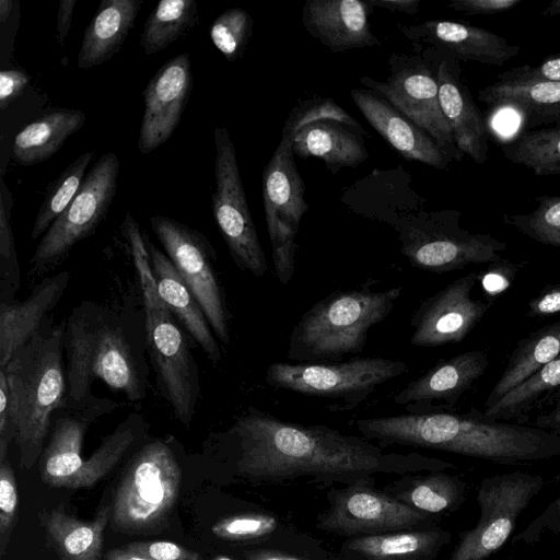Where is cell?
Segmentation results:
<instances>
[{
  "mask_svg": "<svg viewBox=\"0 0 560 560\" xmlns=\"http://www.w3.org/2000/svg\"><path fill=\"white\" fill-rule=\"evenodd\" d=\"M232 472L253 482L296 479L352 485L375 475L444 471L455 465L420 453L386 452L372 441L324 424L281 420L249 406L224 431L210 435Z\"/></svg>",
  "mask_w": 560,
  "mask_h": 560,
  "instance_id": "6da1fadb",
  "label": "cell"
},
{
  "mask_svg": "<svg viewBox=\"0 0 560 560\" xmlns=\"http://www.w3.org/2000/svg\"><path fill=\"white\" fill-rule=\"evenodd\" d=\"M361 435L380 446L404 445L454 453L501 465H528L560 456V435L509 421H489L478 409L433 407L415 413L361 418Z\"/></svg>",
  "mask_w": 560,
  "mask_h": 560,
  "instance_id": "7a4b0ae2",
  "label": "cell"
},
{
  "mask_svg": "<svg viewBox=\"0 0 560 560\" xmlns=\"http://www.w3.org/2000/svg\"><path fill=\"white\" fill-rule=\"evenodd\" d=\"M63 324L66 406L82 408L97 378L128 400L145 398L149 385L144 313L117 311L94 301L74 306Z\"/></svg>",
  "mask_w": 560,
  "mask_h": 560,
  "instance_id": "3957f363",
  "label": "cell"
},
{
  "mask_svg": "<svg viewBox=\"0 0 560 560\" xmlns=\"http://www.w3.org/2000/svg\"><path fill=\"white\" fill-rule=\"evenodd\" d=\"M63 324L50 317L11 357L4 366L9 385V415L14 428L20 465L28 470L39 459L56 412L66 404L67 374Z\"/></svg>",
  "mask_w": 560,
  "mask_h": 560,
  "instance_id": "277c9868",
  "label": "cell"
},
{
  "mask_svg": "<svg viewBox=\"0 0 560 560\" xmlns=\"http://www.w3.org/2000/svg\"><path fill=\"white\" fill-rule=\"evenodd\" d=\"M130 246L140 281L147 351L161 396L185 428L194 421L201 395L200 374L191 350L192 339L161 298L150 264L145 238L129 218L120 226Z\"/></svg>",
  "mask_w": 560,
  "mask_h": 560,
  "instance_id": "5b68a950",
  "label": "cell"
},
{
  "mask_svg": "<svg viewBox=\"0 0 560 560\" xmlns=\"http://www.w3.org/2000/svg\"><path fill=\"white\" fill-rule=\"evenodd\" d=\"M376 281L335 291L313 304L294 325L287 358L295 362H338L363 352L369 330L393 311L402 287L374 291Z\"/></svg>",
  "mask_w": 560,
  "mask_h": 560,
  "instance_id": "8992f818",
  "label": "cell"
},
{
  "mask_svg": "<svg viewBox=\"0 0 560 560\" xmlns=\"http://www.w3.org/2000/svg\"><path fill=\"white\" fill-rule=\"evenodd\" d=\"M183 468L172 435L148 439L131 455L110 504L109 525L120 533L156 529L172 512Z\"/></svg>",
  "mask_w": 560,
  "mask_h": 560,
  "instance_id": "52a82bcc",
  "label": "cell"
},
{
  "mask_svg": "<svg viewBox=\"0 0 560 560\" xmlns=\"http://www.w3.org/2000/svg\"><path fill=\"white\" fill-rule=\"evenodd\" d=\"M404 361L380 357L352 358L343 362H275L266 383L278 389L330 400L328 410L349 411L376 388L408 372Z\"/></svg>",
  "mask_w": 560,
  "mask_h": 560,
  "instance_id": "ba28073f",
  "label": "cell"
},
{
  "mask_svg": "<svg viewBox=\"0 0 560 560\" xmlns=\"http://www.w3.org/2000/svg\"><path fill=\"white\" fill-rule=\"evenodd\" d=\"M459 218L460 212L451 209L398 220L394 228L401 254L412 267L434 273L502 261L506 243L468 232L459 225Z\"/></svg>",
  "mask_w": 560,
  "mask_h": 560,
  "instance_id": "9c48e42d",
  "label": "cell"
},
{
  "mask_svg": "<svg viewBox=\"0 0 560 560\" xmlns=\"http://www.w3.org/2000/svg\"><path fill=\"white\" fill-rule=\"evenodd\" d=\"M296 131L284 122L281 139L262 173V198L276 276L288 284L295 269V236L308 207L292 149Z\"/></svg>",
  "mask_w": 560,
  "mask_h": 560,
  "instance_id": "30bf717a",
  "label": "cell"
},
{
  "mask_svg": "<svg viewBox=\"0 0 560 560\" xmlns=\"http://www.w3.org/2000/svg\"><path fill=\"white\" fill-rule=\"evenodd\" d=\"M545 482L540 475L520 470L483 478L477 491L479 518L460 535L448 560H487L499 551Z\"/></svg>",
  "mask_w": 560,
  "mask_h": 560,
  "instance_id": "8fae6325",
  "label": "cell"
},
{
  "mask_svg": "<svg viewBox=\"0 0 560 560\" xmlns=\"http://www.w3.org/2000/svg\"><path fill=\"white\" fill-rule=\"evenodd\" d=\"M119 166L114 152L97 160L71 203L42 236L30 261L32 272L54 268L79 242L96 232L116 195Z\"/></svg>",
  "mask_w": 560,
  "mask_h": 560,
  "instance_id": "7c38bea8",
  "label": "cell"
},
{
  "mask_svg": "<svg viewBox=\"0 0 560 560\" xmlns=\"http://www.w3.org/2000/svg\"><path fill=\"white\" fill-rule=\"evenodd\" d=\"M215 188L211 209L234 264L257 278L268 270L248 205L236 159V150L225 127L213 131Z\"/></svg>",
  "mask_w": 560,
  "mask_h": 560,
  "instance_id": "4fadbf2b",
  "label": "cell"
},
{
  "mask_svg": "<svg viewBox=\"0 0 560 560\" xmlns=\"http://www.w3.org/2000/svg\"><path fill=\"white\" fill-rule=\"evenodd\" d=\"M151 229L180 277L199 302L219 341L230 343V313L218 278L215 250L207 237L175 219L150 218Z\"/></svg>",
  "mask_w": 560,
  "mask_h": 560,
  "instance_id": "5bb4252c",
  "label": "cell"
},
{
  "mask_svg": "<svg viewBox=\"0 0 560 560\" xmlns=\"http://www.w3.org/2000/svg\"><path fill=\"white\" fill-rule=\"evenodd\" d=\"M370 483L347 485L332 492L329 506L318 515L316 526L348 538L428 526L432 515L410 508Z\"/></svg>",
  "mask_w": 560,
  "mask_h": 560,
  "instance_id": "9a60e30c",
  "label": "cell"
},
{
  "mask_svg": "<svg viewBox=\"0 0 560 560\" xmlns=\"http://www.w3.org/2000/svg\"><path fill=\"white\" fill-rule=\"evenodd\" d=\"M385 82L363 77L361 82L424 130L451 158L460 160L452 129L442 112L435 73L421 59L394 55Z\"/></svg>",
  "mask_w": 560,
  "mask_h": 560,
  "instance_id": "2e32d148",
  "label": "cell"
},
{
  "mask_svg": "<svg viewBox=\"0 0 560 560\" xmlns=\"http://www.w3.org/2000/svg\"><path fill=\"white\" fill-rule=\"evenodd\" d=\"M477 281L478 272H470L424 299L410 319L411 345L433 348L463 341L492 306L471 298Z\"/></svg>",
  "mask_w": 560,
  "mask_h": 560,
  "instance_id": "e0dca14e",
  "label": "cell"
},
{
  "mask_svg": "<svg viewBox=\"0 0 560 560\" xmlns=\"http://www.w3.org/2000/svg\"><path fill=\"white\" fill-rule=\"evenodd\" d=\"M118 406L94 397L82 408L63 406L52 420L48 442L39 457V476L51 488L81 489L84 460L81 450L90 425Z\"/></svg>",
  "mask_w": 560,
  "mask_h": 560,
  "instance_id": "ac0fdd59",
  "label": "cell"
},
{
  "mask_svg": "<svg viewBox=\"0 0 560 560\" xmlns=\"http://www.w3.org/2000/svg\"><path fill=\"white\" fill-rule=\"evenodd\" d=\"M192 89L190 57L182 52L163 63L145 85L138 149L148 154L177 128Z\"/></svg>",
  "mask_w": 560,
  "mask_h": 560,
  "instance_id": "d6986e66",
  "label": "cell"
},
{
  "mask_svg": "<svg viewBox=\"0 0 560 560\" xmlns=\"http://www.w3.org/2000/svg\"><path fill=\"white\" fill-rule=\"evenodd\" d=\"M489 361L482 350H470L438 361L394 396L406 412H421L433 407L456 409L462 395L485 374Z\"/></svg>",
  "mask_w": 560,
  "mask_h": 560,
  "instance_id": "ffe728a7",
  "label": "cell"
},
{
  "mask_svg": "<svg viewBox=\"0 0 560 560\" xmlns=\"http://www.w3.org/2000/svg\"><path fill=\"white\" fill-rule=\"evenodd\" d=\"M351 98L368 122L408 161L445 170L451 158L420 127L375 92L353 89Z\"/></svg>",
  "mask_w": 560,
  "mask_h": 560,
  "instance_id": "44dd1931",
  "label": "cell"
},
{
  "mask_svg": "<svg viewBox=\"0 0 560 560\" xmlns=\"http://www.w3.org/2000/svg\"><path fill=\"white\" fill-rule=\"evenodd\" d=\"M372 12L370 0H307L302 23L312 37L337 54L380 45L370 28Z\"/></svg>",
  "mask_w": 560,
  "mask_h": 560,
  "instance_id": "7402d4cb",
  "label": "cell"
},
{
  "mask_svg": "<svg viewBox=\"0 0 560 560\" xmlns=\"http://www.w3.org/2000/svg\"><path fill=\"white\" fill-rule=\"evenodd\" d=\"M402 31L407 37L422 39L431 44L438 52L458 61H476L499 67L521 51L518 45L499 34L460 22L430 20Z\"/></svg>",
  "mask_w": 560,
  "mask_h": 560,
  "instance_id": "603a6c76",
  "label": "cell"
},
{
  "mask_svg": "<svg viewBox=\"0 0 560 560\" xmlns=\"http://www.w3.org/2000/svg\"><path fill=\"white\" fill-rule=\"evenodd\" d=\"M435 77L441 108L457 149L477 164L485 163L488 158L485 120L468 88L460 80L458 60L441 54Z\"/></svg>",
  "mask_w": 560,
  "mask_h": 560,
  "instance_id": "cb8c5ba5",
  "label": "cell"
},
{
  "mask_svg": "<svg viewBox=\"0 0 560 560\" xmlns=\"http://www.w3.org/2000/svg\"><path fill=\"white\" fill-rule=\"evenodd\" d=\"M145 238L150 264L158 291L184 329L202 350L206 358L217 365L222 360V351L208 319L196 296L171 259L149 238Z\"/></svg>",
  "mask_w": 560,
  "mask_h": 560,
  "instance_id": "d4e9b609",
  "label": "cell"
},
{
  "mask_svg": "<svg viewBox=\"0 0 560 560\" xmlns=\"http://www.w3.org/2000/svg\"><path fill=\"white\" fill-rule=\"evenodd\" d=\"M70 279L69 270L60 271L44 278L25 301L0 304V366H4L12 354L42 328Z\"/></svg>",
  "mask_w": 560,
  "mask_h": 560,
  "instance_id": "484cf974",
  "label": "cell"
},
{
  "mask_svg": "<svg viewBox=\"0 0 560 560\" xmlns=\"http://www.w3.org/2000/svg\"><path fill=\"white\" fill-rule=\"evenodd\" d=\"M488 107L520 114L524 130L560 125V82L502 78L480 89Z\"/></svg>",
  "mask_w": 560,
  "mask_h": 560,
  "instance_id": "4316f807",
  "label": "cell"
},
{
  "mask_svg": "<svg viewBox=\"0 0 560 560\" xmlns=\"http://www.w3.org/2000/svg\"><path fill=\"white\" fill-rule=\"evenodd\" d=\"M364 130L335 119H320L302 127L294 136L293 153L324 161L332 174L355 167L368 159Z\"/></svg>",
  "mask_w": 560,
  "mask_h": 560,
  "instance_id": "83f0119b",
  "label": "cell"
},
{
  "mask_svg": "<svg viewBox=\"0 0 560 560\" xmlns=\"http://www.w3.org/2000/svg\"><path fill=\"white\" fill-rule=\"evenodd\" d=\"M452 536L439 527L348 538L343 560H433Z\"/></svg>",
  "mask_w": 560,
  "mask_h": 560,
  "instance_id": "f1b7e54d",
  "label": "cell"
},
{
  "mask_svg": "<svg viewBox=\"0 0 560 560\" xmlns=\"http://www.w3.org/2000/svg\"><path fill=\"white\" fill-rule=\"evenodd\" d=\"M142 0H102L85 27L77 58L80 69H90L109 61L121 48Z\"/></svg>",
  "mask_w": 560,
  "mask_h": 560,
  "instance_id": "f546056e",
  "label": "cell"
},
{
  "mask_svg": "<svg viewBox=\"0 0 560 560\" xmlns=\"http://www.w3.org/2000/svg\"><path fill=\"white\" fill-rule=\"evenodd\" d=\"M46 538L59 560H100L104 533L110 518V504L103 505L90 521H82L61 509L38 514Z\"/></svg>",
  "mask_w": 560,
  "mask_h": 560,
  "instance_id": "4dcf8cb0",
  "label": "cell"
},
{
  "mask_svg": "<svg viewBox=\"0 0 560 560\" xmlns=\"http://www.w3.org/2000/svg\"><path fill=\"white\" fill-rule=\"evenodd\" d=\"M86 120L81 109H52L23 128L13 142V159L30 166L47 161Z\"/></svg>",
  "mask_w": 560,
  "mask_h": 560,
  "instance_id": "1f68e13d",
  "label": "cell"
},
{
  "mask_svg": "<svg viewBox=\"0 0 560 560\" xmlns=\"http://www.w3.org/2000/svg\"><path fill=\"white\" fill-rule=\"evenodd\" d=\"M559 354L560 318L532 331L517 341L501 376L488 395L485 409L493 406L505 394Z\"/></svg>",
  "mask_w": 560,
  "mask_h": 560,
  "instance_id": "d6a6232c",
  "label": "cell"
},
{
  "mask_svg": "<svg viewBox=\"0 0 560 560\" xmlns=\"http://www.w3.org/2000/svg\"><path fill=\"white\" fill-rule=\"evenodd\" d=\"M444 471L404 476L392 497L429 515L454 511L465 500V482Z\"/></svg>",
  "mask_w": 560,
  "mask_h": 560,
  "instance_id": "836d02e7",
  "label": "cell"
},
{
  "mask_svg": "<svg viewBox=\"0 0 560 560\" xmlns=\"http://www.w3.org/2000/svg\"><path fill=\"white\" fill-rule=\"evenodd\" d=\"M560 387V354L545 364L523 383L505 394L490 408L480 411L489 421L524 423L529 413Z\"/></svg>",
  "mask_w": 560,
  "mask_h": 560,
  "instance_id": "e575fe53",
  "label": "cell"
},
{
  "mask_svg": "<svg viewBox=\"0 0 560 560\" xmlns=\"http://www.w3.org/2000/svg\"><path fill=\"white\" fill-rule=\"evenodd\" d=\"M198 5L195 0H162L148 15L140 37L145 55L162 51L195 27Z\"/></svg>",
  "mask_w": 560,
  "mask_h": 560,
  "instance_id": "d590c367",
  "label": "cell"
},
{
  "mask_svg": "<svg viewBox=\"0 0 560 560\" xmlns=\"http://www.w3.org/2000/svg\"><path fill=\"white\" fill-rule=\"evenodd\" d=\"M501 150L508 161L536 175H560V125L523 130Z\"/></svg>",
  "mask_w": 560,
  "mask_h": 560,
  "instance_id": "8d00e7d4",
  "label": "cell"
},
{
  "mask_svg": "<svg viewBox=\"0 0 560 560\" xmlns=\"http://www.w3.org/2000/svg\"><path fill=\"white\" fill-rule=\"evenodd\" d=\"M93 158L94 151L81 154L49 184L34 220L31 231L32 241L44 235L71 203L86 176L85 171Z\"/></svg>",
  "mask_w": 560,
  "mask_h": 560,
  "instance_id": "74e56055",
  "label": "cell"
},
{
  "mask_svg": "<svg viewBox=\"0 0 560 560\" xmlns=\"http://www.w3.org/2000/svg\"><path fill=\"white\" fill-rule=\"evenodd\" d=\"M13 198L9 187L0 182V304L15 301L21 284V267L12 231Z\"/></svg>",
  "mask_w": 560,
  "mask_h": 560,
  "instance_id": "f35d334b",
  "label": "cell"
},
{
  "mask_svg": "<svg viewBox=\"0 0 560 560\" xmlns=\"http://www.w3.org/2000/svg\"><path fill=\"white\" fill-rule=\"evenodd\" d=\"M537 207L525 214H503L505 224L530 240L560 247V196H538Z\"/></svg>",
  "mask_w": 560,
  "mask_h": 560,
  "instance_id": "ab89813d",
  "label": "cell"
},
{
  "mask_svg": "<svg viewBox=\"0 0 560 560\" xmlns=\"http://www.w3.org/2000/svg\"><path fill=\"white\" fill-rule=\"evenodd\" d=\"M253 19L242 8H231L212 22L209 35L215 48L230 62L243 57L252 36Z\"/></svg>",
  "mask_w": 560,
  "mask_h": 560,
  "instance_id": "60d3db41",
  "label": "cell"
},
{
  "mask_svg": "<svg viewBox=\"0 0 560 560\" xmlns=\"http://www.w3.org/2000/svg\"><path fill=\"white\" fill-rule=\"evenodd\" d=\"M279 527L278 518L269 513L246 512L225 516L215 522L211 533L231 542H248L271 536Z\"/></svg>",
  "mask_w": 560,
  "mask_h": 560,
  "instance_id": "b9f144b4",
  "label": "cell"
},
{
  "mask_svg": "<svg viewBox=\"0 0 560 560\" xmlns=\"http://www.w3.org/2000/svg\"><path fill=\"white\" fill-rule=\"evenodd\" d=\"M19 511V491L9 458L0 462V557L7 553Z\"/></svg>",
  "mask_w": 560,
  "mask_h": 560,
  "instance_id": "7bdbcfd3",
  "label": "cell"
},
{
  "mask_svg": "<svg viewBox=\"0 0 560 560\" xmlns=\"http://www.w3.org/2000/svg\"><path fill=\"white\" fill-rule=\"evenodd\" d=\"M560 534V495L551 501L517 536L514 544L534 545Z\"/></svg>",
  "mask_w": 560,
  "mask_h": 560,
  "instance_id": "ee69618b",
  "label": "cell"
},
{
  "mask_svg": "<svg viewBox=\"0 0 560 560\" xmlns=\"http://www.w3.org/2000/svg\"><path fill=\"white\" fill-rule=\"evenodd\" d=\"M124 547L152 560H201L198 552L170 540L133 541Z\"/></svg>",
  "mask_w": 560,
  "mask_h": 560,
  "instance_id": "f6af8a7d",
  "label": "cell"
},
{
  "mask_svg": "<svg viewBox=\"0 0 560 560\" xmlns=\"http://www.w3.org/2000/svg\"><path fill=\"white\" fill-rule=\"evenodd\" d=\"M502 78L560 82V54L546 57L539 65L521 66L499 74Z\"/></svg>",
  "mask_w": 560,
  "mask_h": 560,
  "instance_id": "bcb514c9",
  "label": "cell"
},
{
  "mask_svg": "<svg viewBox=\"0 0 560 560\" xmlns=\"http://www.w3.org/2000/svg\"><path fill=\"white\" fill-rule=\"evenodd\" d=\"M523 0H453L447 7L454 11L476 15H491L512 10Z\"/></svg>",
  "mask_w": 560,
  "mask_h": 560,
  "instance_id": "7dc6e473",
  "label": "cell"
},
{
  "mask_svg": "<svg viewBox=\"0 0 560 560\" xmlns=\"http://www.w3.org/2000/svg\"><path fill=\"white\" fill-rule=\"evenodd\" d=\"M10 395L4 370L0 368V462L7 458L15 432L9 415Z\"/></svg>",
  "mask_w": 560,
  "mask_h": 560,
  "instance_id": "c3c4849f",
  "label": "cell"
},
{
  "mask_svg": "<svg viewBox=\"0 0 560 560\" xmlns=\"http://www.w3.org/2000/svg\"><path fill=\"white\" fill-rule=\"evenodd\" d=\"M516 271L517 266L506 260L490 264L481 277L482 287L489 294H499L510 287Z\"/></svg>",
  "mask_w": 560,
  "mask_h": 560,
  "instance_id": "681fc988",
  "label": "cell"
},
{
  "mask_svg": "<svg viewBox=\"0 0 560 560\" xmlns=\"http://www.w3.org/2000/svg\"><path fill=\"white\" fill-rule=\"evenodd\" d=\"M30 75L21 69H8L0 72V109L4 110L25 90Z\"/></svg>",
  "mask_w": 560,
  "mask_h": 560,
  "instance_id": "f907efd6",
  "label": "cell"
},
{
  "mask_svg": "<svg viewBox=\"0 0 560 560\" xmlns=\"http://www.w3.org/2000/svg\"><path fill=\"white\" fill-rule=\"evenodd\" d=\"M557 313H560V283L546 285L528 302V317L541 318Z\"/></svg>",
  "mask_w": 560,
  "mask_h": 560,
  "instance_id": "816d5d0a",
  "label": "cell"
},
{
  "mask_svg": "<svg viewBox=\"0 0 560 560\" xmlns=\"http://www.w3.org/2000/svg\"><path fill=\"white\" fill-rule=\"evenodd\" d=\"M545 408L534 421V427L560 435V387L540 406Z\"/></svg>",
  "mask_w": 560,
  "mask_h": 560,
  "instance_id": "f5cc1de1",
  "label": "cell"
},
{
  "mask_svg": "<svg viewBox=\"0 0 560 560\" xmlns=\"http://www.w3.org/2000/svg\"><path fill=\"white\" fill-rule=\"evenodd\" d=\"M75 0H60L57 13V37L60 46L63 45L71 27Z\"/></svg>",
  "mask_w": 560,
  "mask_h": 560,
  "instance_id": "db71d44e",
  "label": "cell"
},
{
  "mask_svg": "<svg viewBox=\"0 0 560 560\" xmlns=\"http://www.w3.org/2000/svg\"><path fill=\"white\" fill-rule=\"evenodd\" d=\"M373 7L389 11L416 14L419 12L420 0H370Z\"/></svg>",
  "mask_w": 560,
  "mask_h": 560,
  "instance_id": "11a10c76",
  "label": "cell"
},
{
  "mask_svg": "<svg viewBox=\"0 0 560 560\" xmlns=\"http://www.w3.org/2000/svg\"><path fill=\"white\" fill-rule=\"evenodd\" d=\"M246 560H305L303 558L271 549L249 550L244 555Z\"/></svg>",
  "mask_w": 560,
  "mask_h": 560,
  "instance_id": "9f6ffc18",
  "label": "cell"
},
{
  "mask_svg": "<svg viewBox=\"0 0 560 560\" xmlns=\"http://www.w3.org/2000/svg\"><path fill=\"white\" fill-rule=\"evenodd\" d=\"M105 560H152L147 557L137 555L125 547H119L115 549H110L106 556Z\"/></svg>",
  "mask_w": 560,
  "mask_h": 560,
  "instance_id": "6f0895ef",
  "label": "cell"
},
{
  "mask_svg": "<svg viewBox=\"0 0 560 560\" xmlns=\"http://www.w3.org/2000/svg\"><path fill=\"white\" fill-rule=\"evenodd\" d=\"M13 9L12 0H0V23L3 26Z\"/></svg>",
  "mask_w": 560,
  "mask_h": 560,
  "instance_id": "680465c9",
  "label": "cell"
},
{
  "mask_svg": "<svg viewBox=\"0 0 560 560\" xmlns=\"http://www.w3.org/2000/svg\"><path fill=\"white\" fill-rule=\"evenodd\" d=\"M560 14V0H555L549 3L542 11L545 16H553Z\"/></svg>",
  "mask_w": 560,
  "mask_h": 560,
  "instance_id": "91938a15",
  "label": "cell"
},
{
  "mask_svg": "<svg viewBox=\"0 0 560 560\" xmlns=\"http://www.w3.org/2000/svg\"><path fill=\"white\" fill-rule=\"evenodd\" d=\"M211 560H234V559L231 557H228V556L219 555V556H215L214 558H212Z\"/></svg>",
  "mask_w": 560,
  "mask_h": 560,
  "instance_id": "94428289",
  "label": "cell"
}]
</instances>
